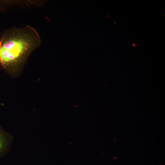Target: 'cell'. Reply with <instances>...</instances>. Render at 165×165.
<instances>
[{
    "instance_id": "cell-1",
    "label": "cell",
    "mask_w": 165,
    "mask_h": 165,
    "mask_svg": "<svg viewBox=\"0 0 165 165\" xmlns=\"http://www.w3.org/2000/svg\"><path fill=\"white\" fill-rule=\"evenodd\" d=\"M41 42L38 32L30 26L7 31L0 38V67L13 76L18 75Z\"/></svg>"
},
{
    "instance_id": "cell-2",
    "label": "cell",
    "mask_w": 165,
    "mask_h": 165,
    "mask_svg": "<svg viewBox=\"0 0 165 165\" xmlns=\"http://www.w3.org/2000/svg\"><path fill=\"white\" fill-rule=\"evenodd\" d=\"M8 135L0 127V158L4 154L9 143Z\"/></svg>"
}]
</instances>
